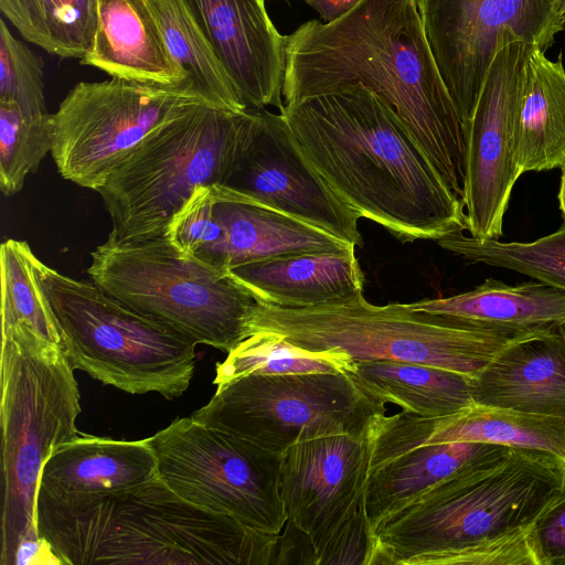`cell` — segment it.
Segmentation results:
<instances>
[{
    "instance_id": "8d00e7d4",
    "label": "cell",
    "mask_w": 565,
    "mask_h": 565,
    "mask_svg": "<svg viewBox=\"0 0 565 565\" xmlns=\"http://www.w3.org/2000/svg\"><path fill=\"white\" fill-rule=\"evenodd\" d=\"M561 169H562V174H561V183H559V191H558V203H559V210L562 212V216L565 222V164Z\"/></svg>"
},
{
    "instance_id": "ba28073f",
    "label": "cell",
    "mask_w": 565,
    "mask_h": 565,
    "mask_svg": "<svg viewBox=\"0 0 565 565\" xmlns=\"http://www.w3.org/2000/svg\"><path fill=\"white\" fill-rule=\"evenodd\" d=\"M90 258L87 274L104 291L195 344L228 353L248 337L252 294L228 270L180 256L163 235H108Z\"/></svg>"
},
{
    "instance_id": "e0dca14e",
    "label": "cell",
    "mask_w": 565,
    "mask_h": 565,
    "mask_svg": "<svg viewBox=\"0 0 565 565\" xmlns=\"http://www.w3.org/2000/svg\"><path fill=\"white\" fill-rule=\"evenodd\" d=\"M246 109L284 108L286 41L265 0H188Z\"/></svg>"
},
{
    "instance_id": "83f0119b",
    "label": "cell",
    "mask_w": 565,
    "mask_h": 565,
    "mask_svg": "<svg viewBox=\"0 0 565 565\" xmlns=\"http://www.w3.org/2000/svg\"><path fill=\"white\" fill-rule=\"evenodd\" d=\"M98 0H0L4 18L49 54L83 58L97 25Z\"/></svg>"
},
{
    "instance_id": "cb8c5ba5",
    "label": "cell",
    "mask_w": 565,
    "mask_h": 565,
    "mask_svg": "<svg viewBox=\"0 0 565 565\" xmlns=\"http://www.w3.org/2000/svg\"><path fill=\"white\" fill-rule=\"evenodd\" d=\"M406 306L518 334L539 333L565 323V289L540 280L511 286L488 278L469 291Z\"/></svg>"
},
{
    "instance_id": "2e32d148",
    "label": "cell",
    "mask_w": 565,
    "mask_h": 565,
    "mask_svg": "<svg viewBox=\"0 0 565 565\" xmlns=\"http://www.w3.org/2000/svg\"><path fill=\"white\" fill-rule=\"evenodd\" d=\"M369 458V438L345 434L301 441L281 454L287 521L309 537L317 556L363 502Z\"/></svg>"
},
{
    "instance_id": "1f68e13d",
    "label": "cell",
    "mask_w": 565,
    "mask_h": 565,
    "mask_svg": "<svg viewBox=\"0 0 565 565\" xmlns=\"http://www.w3.org/2000/svg\"><path fill=\"white\" fill-rule=\"evenodd\" d=\"M215 185H199L173 214L163 236L180 256L228 270L226 232L215 213Z\"/></svg>"
},
{
    "instance_id": "4316f807",
    "label": "cell",
    "mask_w": 565,
    "mask_h": 565,
    "mask_svg": "<svg viewBox=\"0 0 565 565\" xmlns=\"http://www.w3.org/2000/svg\"><path fill=\"white\" fill-rule=\"evenodd\" d=\"M167 47L194 89L212 106L247 110L188 0H146Z\"/></svg>"
},
{
    "instance_id": "9a60e30c",
    "label": "cell",
    "mask_w": 565,
    "mask_h": 565,
    "mask_svg": "<svg viewBox=\"0 0 565 565\" xmlns=\"http://www.w3.org/2000/svg\"><path fill=\"white\" fill-rule=\"evenodd\" d=\"M530 46L514 41L499 49L463 128L466 231L478 239L499 241L503 235V217L522 174L518 116L521 73Z\"/></svg>"
},
{
    "instance_id": "52a82bcc",
    "label": "cell",
    "mask_w": 565,
    "mask_h": 565,
    "mask_svg": "<svg viewBox=\"0 0 565 565\" xmlns=\"http://www.w3.org/2000/svg\"><path fill=\"white\" fill-rule=\"evenodd\" d=\"M56 317L62 349L76 370L130 394L181 396L195 369V343L114 298L93 280L61 274L34 257Z\"/></svg>"
},
{
    "instance_id": "4dcf8cb0",
    "label": "cell",
    "mask_w": 565,
    "mask_h": 565,
    "mask_svg": "<svg viewBox=\"0 0 565 565\" xmlns=\"http://www.w3.org/2000/svg\"><path fill=\"white\" fill-rule=\"evenodd\" d=\"M52 149L51 114L28 116L13 103L0 102V190L20 192Z\"/></svg>"
},
{
    "instance_id": "f1b7e54d",
    "label": "cell",
    "mask_w": 565,
    "mask_h": 565,
    "mask_svg": "<svg viewBox=\"0 0 565 565\" xmlns=\"http://www.w3.org/2000/svg\"><path fill=\"white\" fill-rule=\"evenodd\" d=\"M354 365L355 361L342 352L311 351L273 332H254L216 364L213 384L218 386L248 375L352 372Z\"/></svg>"
},
{
    "instance_id": "8fae6325",
    "label": "cell",
    "mask_w": 565,
    "mask_h": 565,
    "mask_svg": "<svg viewBox=\"0 0 565 565\" xmlns=\"http://www.w3.org/2000/svg\"><path fill=\"white\" fill-rule=\"evenodd\" d=\"M201 104L191 83L81 82L51 114L52 158L65 180L97 192L149 136Z\"/></svg>"
},
{
    "instance_id": "603a6c76",
    "label": "cell",
    "mask_w": 565,
    "mask_h": 565,
    "mask_svg": "<svg viewBox=\"0 0 565 565\" xmlns=\"http://www.w3.org/2000/svg\"><path fill=\"white\" fill-rule=\"evenodd\" d=\"M214 189L215 213L226 232L227 269L249 262L355 246L225 186L216 184Z\"/></svg>"
},
{
    "instance_id": "d6986e66",
    "label": "cell",
    "mask_w": 565,
    "mask_h": 565,
    "mask_svg": "<svg viewBox=\"0 0 565 565\" xmlns=\"http://www.w3.org/2000/svg\"><path fill=\"white\" fill-rule=\"evenodd\" d=\"M228 271L257 302L281 308L342 305L362 295L364 285L355 246L249 262Z\"/></svg>"
},
{
    "instance_id": "5bb4252c",
    "label": "cell",
    "mask_w": 565,
    "mask_h": 565,
    "mask_svg": "<svg viewBox=\"0 0 565 565\" xmlns=\"http://www.w3.org/2000/svg\"><path fill=\"white\" fill-rule=\"evenodd\" d=\"M220 185L363 245L361 216L313 167L281 113L249 109L232 168Z\"/></svg>"
},
{
    "instance_id": "74e56055",
    "label": "cell",
    "mask_w": 565,
    "mask_h": 565,
    "mask_svg": "<svg viewBox=\"0 0 565 565\" xmlns=\"http://www.w3.org/2000/svg\"><path fill=\"white\" fill-rule=\"evenodd\" d=\"M555 13L562 31H565V0H555Z\"/></svg>"
},
{
    "instance_id": "484cf974",
    "label": "cell",
    "mask_w": 565,
    "mask_h": 565,
    "mask_svg": "<svg viewBox=\"0 0 565 565\" xmlns=\"http://www.w3.org/2000/svg\"><path fill=\"white\" fill-rule=\"evenodd\" d=\"M379 401L423 417H445L475 404L472 377L424 364L376 360L355 361L352 372Z\"/></svg>"
},
{
    "instance_id": "f35d334b",
    "label": "cell",
    "mask_w": 565,
    "mask_h": 565,
    "mask_svg": "<svg viewBox=\"0 0 565 565\" xmlns=\"http://www.w3.org/2000/svg\"><path fill=\"white\" fill-rule=\"evenodd\" d=\"M559 330L561 332L563 333L564 338H565V323H563L562 326H559Z\"/></svg>"
},
{
    "instance_id": "4fadbf2b",
    "label": "cell",
    "mask_w": 565,
    "mask_h": 565,
    "mask_svg": "<svg viewBox=\"0 0 565 565\" xmlns=\"http://www.w3.org/2000/svg\"><path fill=\"white\" fill-rule=\"evenodd\" d=\"M438 72L463 128L502 45L522 41L546 51L563 32L555 0H419Z\"/></svg>"
},
{
    "instance_id": "ffe728a7",
    "label": "cell",
    "mask_w": 565,
    "mask_h": 565,
    "mask_svg": "<svg viewBox=\"0 0 565 565\" xmlns=\"http://www.w3.org/2000/svg\"><path fill=\"white\" fill-rule=\"evenodd\" d=\"M79 61L110 77L161 86L191 83L171 56L146 0H98L94 39Z\"/></svg>"
},
{
    "instance_id": "9c48e42d",
    "label": "cell",
    "mask_w": 565,
    "mask_h": 565,
    "mask_svg": "<svg viewBox=\"0 0 565 565\" xmlns=\"http://www.w3.org/2000/svg\"><path fill=\"white\" fill-rule=\"evenodd\" d=\"M248 115L201 104L149 136L97 191L109 235L121 242L162 236L199 185L224 182Z\"/></svg>"
},
{
    "instance_id": "d4e9b609",
    "label": "cell",
    "mask_w": 565,
    "mask_h": 565,
    "mask_svg": "<svg viewBox=\"0 0 565 565\" xmlns=\"http://www.w3.org/2000/svg\"><path fill=\"white\" fill-rule=\"evenodd\" d=\"M518 163L522 171L565 164V67L530 46L522 67L518 116Z\"/></svg>"
},
{
    "instance_id": "44dd1931",
    "label": "cell",
    "mask_w": 565,
    "mask_h": 565,
    "mask_svg": "<svg viewBox=\"0 0 565 565\" xmlns=\"http://www.w3.org/2000/svg\"><path fill=\"white\" fill-rule=\"evenodd\" d=\"M511 448L479 441L427 444L370 455L364 507L371 530L436 484Z\"/></svg>"
},
{
    "instance_id": "7a4b0ae2",
    "label": "cell",
    "mask_w": 565,
    "mask_h": 565,
    "mask_svg": "<svg viewBox=\"0 0 565 565\" xmlns=\"http://www.w3.org/2000/svg\"><path fill=\"white\" fill-rule=\"evenodd\" d=\"M280 113L313 167L361 217L403 243L466 231L463 202L371 89L354 84L285 104Z\"/></svg>"
},
{
    "instance_id": "ac0fdd59",
    "label": "cell",
    "mask_w": 565,
    "mask_h": 565,
    "mask_svg": "<svg viewBox=\"0 0 565 565\" xmlns=\"http://www.w3.org/2000/svg\"><path fill=\"white\" fill-rule=\"evenodd\" d=\"M475 404L565 418V338L558 328L520 338L472 379Z\"/></svg>"
},
{
    "instance_id": "3957f363",
    "label": "cell",
    "mask_w": 565,
    "mask_h": 565,
    "mask_svg": "<svg viewBox=\"0 0 565 565\" xmlns=\"http://www.w3.org/2000/svg\"><path fill=\"white\" fill-rule=\"evenodd\" d=\"M564 482L562 459L511 448L385 516L373 565H535L529 532Z\"/></svg>"
},
{
    "instance_id": "f546056e",
    "label": "cell",
    "mask_w": 565,
    "mask_h": 565,
    "mask_svg": "<svg viewBox=\"0 0 565 565\" xmlns=\"http://www.w3.org/2000/svg\"><path fill=\"white\" fill-rule=\"evenodd\" d=\"M436 243L469 263L510 269L565 289V222L556 232L530 243L478 239L463 231Z\"/></svg>"
},
{
    "instance_id": "d590c367",
    "label": "cell",
    "mask_w": 565,
    "mask_h": 565,
    "mask_svg": "<svg viewBox=\"0 0 565 565\" xmlns=\"http://www.w3.org/2000/svg\"><path fill=\"white\" fill-rule=\"evenodd\" d=\"M319 15L324 23L332 22L350 10L361 0H305Z\"/></svg>"
},
{
    "instance_id": "e575fe53",
    "label": "cell",
    "mask_w": 565,
    "mask_h": 565,
    "mask_svg": "<svg viewBox=\"0 0 565 565\" xmlns=\"http://www.w3.org/2000/svg\"><path fill=\"white\" fill-rule=\"evenodd\" d=\"M535 565H565V482L527 535Z\"/></svg>"
},
{
    "instance_id": "277c9868",
    "label": "cell",
    "mask_w": 565,
    "mask_h": 565,
    "mask_svg": "<svg viewBox=\"0 0 565 565\" xmlns=\"http://www.w3.org/2000/svg\"><path fill=\"white\" fill-rule=\"evenodd\" d=\"M35 521L62 565H277L280 533L202 509L160 476L106 494L39 486Z\"/></svg>"
},
{
    "instance_id": "836d02e7",
    "label": "cell",
    "mask_w": 565,
    "mask_h": 565,
    "mask_svg": "<svg viewBox=\"0 0 565 565\" xmlns=\"http://www.w3.org/2000/svg\"><path fill=\"white\" fill-rule=\"evenodd\" d=\"M375 540L366 516L364 500L356 513L337 532L318 554L316 565H373Z\"/></svg>"
},
{
    "instance_id": "5b68a950",
    "label": "cell",
    "mask_w": 565,
    "mask_h": 565,
    "mask_svg": "<svg viewBox=\"0 0 565 565\" xmlns=\"http://www.w3.org/2000/svg\"><path fill=\"white\" fill-rule=\"evenodd\" d=\"M2 429L0 565H14L23 542L38 541L35 500L51 454L83 434L79 390L62 347L31 329L1 321Z\"/></svg>"
},
{
    "instance_id": "8992f818",
    "label": "cell",
    "mask_w": 565,
    "mask_h": 565,
    "mask_svg": "<svg viewBox=\"0 0 565 565\" xmlns=\"http://www.w3.org/2000/svg\"><path fill=\"white\" fill-rule=\"evenodd\" d=\"M273 332L311 351H338L354 361H398L470 377L507 345L530 335L482 328L465 320L415 311L406 303L369 302L363 294L342 305L281 308L257 302L248 335Z\"/></svg>"
},
{
    "instance_id": "7402d4cb",
    "label": "cell",
    "mask_w": 565,
    "mask_h": 565,
    "mask_svg": "<svg viewBox=\"0 0 565 565\" xmlns=\"http://www.w3.org/2000/svg\"><path fill=\"white\" fill-rule=\"evenodd\" d=\"M158 477L157 457L147 438L116 440L83 434L51 454L39 486L58 493L106 494Z\"/></svg>"
},
{
    "instance_id": "30bf717a",
    "label": "cell",
    "mask_w": 565,
    "mask_h": 565,
    "mask_svg": "<svg viewBox=\"0 0 565 565\" xmlns=\"http://www.w3.org/2000/svg\"><path fill=\"white\" fill-rule=\"evenodd\" d=\"M385 413V404L350 372H335L248 375L218 385L191 417L281 455L292 445L324 436L370 439Z\"/></svg>"
},
{
    "instance_id": "d6a6232c",
    "label": "cell",
    "mask_w": 565,
    "mask_h": 565,
    "mask_svg": "<svg viewBox=\"0 0 565 565\" xmlns=\"http://www.w3.org/2000/svg\"><path fill=\"white\" fill-rule=\"evenodd\" d=\"M42 58L0 21V102L13 103L28 116L49 115Z\"/></svg>"
},
{
    "instance_id": "6da1fadb",
    "label": "cell",
    "mask_w": 565,
    "mask_h": 565,
    "mask_svg": "<svg viewBox=\"0 0 565 565\" xmlns=\"http://www.w3.org/2000/svg\"><path fill=\"white\" fill-rule=\"evenodd\" d=\"M285 51L286 104L362 84L393 107L463 200V125L428 45L419 0H361L332 22L302 23Z\"/></svg>"
},
{
    "instance_id": "7c38bea8",
    "label": "cell",
    "mask_w": 565,
    "mask_h": 565,
    "mask_svg": "<svg viewBox=\"0 0 565 565\" xmlns=\"http://www.w3.org/2000/svg\"><path fill=\"white\" fill-rule=\"evenodd\" d=\"M147 439L160 478L186 501L257 531L278 534L285 527L280 454L191 416L173 420Z\"/></svg>"
}]
</instances>
